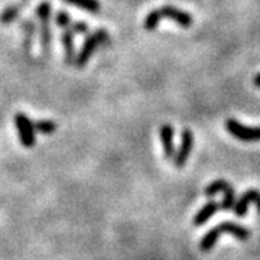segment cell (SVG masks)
I'll return each instance as SVG.
<instances>
[{"label":"cell","mask_w":260,"mask_h":260,"mask_svg":"<svg viewBox=\"0 0 260 260\" xmlns=\"http://www.w3.org/2000/svg\"><path fill=\"white\" fill-rule=\"evenodd\" d=\"M71 30L75 34H80V35H88L90 32V26L84 22H73L71 23Z\"/></svg>","instance_id":"cell-22"},{"label":"cell","mask_w":260,"mask_h":260,"mask_svg":"<svg viewBox=\"0 0 260 260\" xmlns=\"http://www.w3.org/2000/svg\"><path fill=\"white\" fill-rule=\"evenodd\" d=\"M194 149V135L191 130L185 129L182 132V136H181V145L179 149L174 156V164L177 168H182L186 164V160L189 158L191 152Z\"/></svg>","instance_id":"cell-4"},{"label":"cell","mask_w":260,"mask_h":260,"mask_svg":"<svg viewBox=\"0 0 260 260\" xmlns=\"http://www.w3.org/2000/svg\"><path fill=\"white\" fill-rule=\"evenodd\" d=\"M229 186H230V184H229L227 181H224V179H217V181L211 182L210 185L205 188L204 194L207 195V197H214L215 194L224 192Z\"/></svg>","instance_id":"cell-17"},{"label":"cell","mask_w":260,"mask_h":260,"mask_svg":"<svg viewBox=\"0 0 260 260\" xmlns=\"http://www.w3.org/2000/svg\"><path fill=\"white\" fill-rule=\"evenodd\" d=\"M29 0H22L18 5H13L8 9H5L2 13H0V23L2 25H8V23H12L13 20H16L18 16L20 15L22 9L25 8V5L28 3Z\"/></svg>","instance_id":"cell-11"},{"label":"cell","mask_w":260,"mask_h":260,"mask_svg":"<svg viewBox=\"0 0 260 260\" xmlns=\"http://www.w3.org/2000/svg\"><path fill=\"white\" fill-rule=\"evenodd\" d=\"M159 10H160L162 18L171 19V20L177 22L178 25H181L182 28H189V26L194 23L192 15L186 13V12H184V10L177 9V8H174V6H171V5H165L162 9H159Z\"/></svg>","instance_id":"cell-6"},{"label":"cell","mask_w":260,"mask_h":260,"mask_svg":"<svg viewBox=\"0 0 260 260\" xmlns=\"http://www.w3.org/2000/svg\"><path fill=\"white\" fill-rule=\"evenodd\" d=\"M37 16L41 20V23H49V19H51V3L49 2L44 0L38 5Z\"/></svg>","instance_id":"cell-18"},{"label":"cell","mask_w":260,"mask_h":260,"mask_svg":"<svg viewBox=\"0 0 260 260\" xmlns=\"http://www.w3.org/2000/svg\"><path fill=\"white\" fill-rule=\"evenodd\" d=\"M39 38H41V48L42 52L48 55L51 51V45H52V32L49 29V23H41V32H39Z\"/></svg>","instance_id":"cell-14"},{"label":"cell","mask_w":260,"mask_h":260,"mask_svg":"<svg viewBox=\"0 0 260 260\" xmlns=\"http://www.w3.org/2000/svg\"><path fill=\"white\" fill-rule=\"evenodd\" d=\"M221 208V205H220V203H217V201H208L207 204L198 211V213L195 214L194 217V225L195 227H201L203 224L207 223L211 217H213L214 214L217 213L218 210Z\"/></svg>","instance_id":"cell-9"},{"label":"cell","mask_w":260,"mask_h":260,"mask_svg":"<svg viewBox=\"0 0 260 260\" xmlns=\"http://www.w3.org/2000/svg\"><path fill=\"white\" fill-rule=\"evenodd\" d=\"M224 198L223 201L220 203L221 205V210H225V211H229V210H233V207L236 204V194H234V189H233V186L230 185L225 191L223 192Z\"/></svg>","instance_id":"cell-20"},{"label":"cell","mask_w":260,"mask_h":260,"mask_svg":"<svg viewBox=\"0 0 260 260\" xmlns=\"http://www.w3.org/2000/svg\"><path fill=\"white\" fill-rule=\"evenodd\" d=\"M55 23L59 28L67 29L68 26H71V18H70V13L65 12V10H59L55 15Z\"/></svg>","instance_id":"cell-21"},{"label":"cell","mask_w":260,"mask_h":260,"mask_svg":"<svg viewBox=\"0 0 260 260\" xmlns=\"http://www.w3.org/2000/svg\"><path fill=\"white\" fill-rule=\"evenodd\" d=\"M217 229H218L220 234H221V233H230V234H233L236 239H239V240H242V242L249 240L251 236L250 230L244 229L243 225H239V224L232 223V221L220 223L218 225H217Z\"/></svg>","instance_id":"cell-8"},{"label":"cell","mask_w":260,"mask_h":260,"mask_svg":"<svg viewBox=\"0 0 260 260\" xmlns=\"http://www.w3.org/2000/svg\"><path fill=\"white\" fill-rule=\"evenodd\" d=\"M225 127L229 130V133L236 139L243 140V142L260 140V127H249L234 119H229L225 121Z\"/></svg>","instance_id":"cell-3"},{"label":"cell","mask_w":260,"mask_h":260,"mask_svg":"<svg viewBox=\"0 0 260 260\" xmlns=\"http://www.w3.org/2000/svg\"><path fill=\"white\" fill-rule=\"evenodd\" d=\"M160 20H162V15H160V10H152V12H149L148 16L145 18V22H143V26L145 29L148 30V32H152V30H155V29L158 28L159 23H160Z\"/></svg>","instance_id":"cell-16"},{"label":"cell","mask_w":260,"mask_h":260,"mask_svg":"<svg viewBox=\"0 0 260 260\" xmlns=\"http://www.w3.org/2000/svg\"><path fill=\"white\" fill-rule=\"evenodd\" d=\"M34 127L35 132H39L42 135H52L56 130V123L52 120H38Z\"/></svg>","instance_id":"cell-19"},{"label":"cell","mask_w":260,"mask_h":260,"mask_svg":"<svg viewBox=\"0 0 260 260\" xmlns=\"http://www.w3.org/2000/svg\"><path fill=\"white\" fill-rule=\"evenodd\" d=\"M250 204H256L257 211L260 213V191H257V189H247V191H244L242 197L239 200H236V204L233 207L234 214L237 217H244Z\"/></svg>","instance_id":"cell-5"},{"label":"cell","mask_w":260,"mask_h":260,"mask_svg":"<svg viewBox=\"0 0 260 260\" xmlns=\"http://www.w3.org/2000/svg\"><path fill=\"white\" fill-rule=\"evenodd\" d=\"M22 29H23V35H25V39H23V49L29 52L30 48H32V41H34V35L37 32V23L34 20H25L22 23Z\"/></svg>","instance_id":"cell-13"},{"label":"cell","mask_w":260,"mask_h":260,"mask_svg":"<svg viewBox=\"0 0 260 260\" xmlns=\"http://www.w3.org/2000/svg\"><path fill=\"white\" fill-rule=\"evenodd\" d=\"M218 237H220L218 229H217V227H213L210 232L205 234L204 237H203V240H201V243H200V249H201V251L211 250L214 247V244L218 240Z\"/></svg>","instance_id":"cell-15"},{"label":"cell","mask_w":260,"mask_h":260,"mask_svg":"<svg viewBox=\"0 0 260 260\" xmlns=\"http://www.w3.org/2000/svg\"><path fill=\"white\" fill-rule=\"evenodd\" d=\"M64 2L90 13H99L102 10V5L99 0H64Z\"/></svg>","instance_id":"cell-12"},{"label":"cell","mask_w":260,"mask_h":260,"mask_svg":"<svg viewBox=\"0 0 260 260\" xmlns=\"http://www.w3.org/2000/svg\"><path fill=\"white\" fill-rule=\"evenodd\" d=\"M253 84H254L256 87H259L260 88V74L254 75V78H253Z\"/></svg>","instance_id":"cell-23"},{"label":"cell","mask_w":260,"mask_h":260,"mask_svg":"<svg viewBox=\"0 0 260 260\" xmlns=\"http://www.w3.org/2000/svg\"><path fill=\"white\" fill-rule=\"evenodd\" d=\"M15 126L19 132V139L22 142L23 148H34L37 139H35V127H34L32 120L23 113H16L15 114Z\"/></svg>","instance_id":"cell-2"},{"label":"cell","mask_w":260,"mask_h":260,"mask_svg":"<svg viewBox=\"0 0 260 260\" xmlns=\"http://www.w3.org/2000/svg\"><path fill=\"white\" fill-rule=\"evenodd\" d=\"M62 47L65 51V64L71 65L75 61V49H74V32L71 29H65L62 32Z\"/></svg>","instance_id":"cell-10"},{"label":"cell","mask_w":260,"mask_h":260,"mask_svg":"<svg viewBox=\"0 0 260 260\" xmlns=\"http://www.w3.org/2000/svg\"><path fill=\"white\" fill-rule=\"evenodd\" d=\"M160 142L164 146V153L167 159H174L175 156V146H174V127L171 124H164L160 130Z\"/></svg>","instance_id":"cell-7"},{"label":"cell","mask_w":260,"mask_h":260,"mask_svg":"<svg viewBox=\"0 0 260 260\" xmlns=\"http://www.w3.org/2000/svg\"><path fill=\"white\" fill-rule=\"evenodd\" d=\"M110 39H112V38H110L109 32L104 28L97 29L94 34L88 35L87 39L84 41L81 51L75 55V68H84V67L87 65V62H88V59H90L91 55L94 54L95 48L109 45V44H110Z\"/></svg>","instance_id":"cell-1"}]
</instances>
